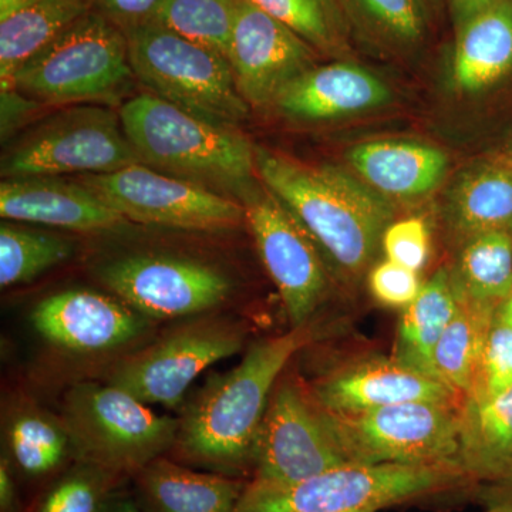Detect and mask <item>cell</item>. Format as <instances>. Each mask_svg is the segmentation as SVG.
<instances>
[{"mask_svg":"<svg viewBox=\"0 0 512 512\" xmlns=\"http://www.w3.org/2000/svg\"><path fill=\"white\" fill-rule=\"evenodd\" d=\"M146 512H232L248 481L212 471H197L163 456L134 477Z\"/></svg>","mask_w":512,"mask_h":512,"instance_id":"cell-21","label":"cell"},{"mask_svg":"<svg viewBox=\"0 0 512 512\" xmlns=\"http://www.w3.org/2000/svg\"><path fill=\"white\" fill-rule=\"evenodd\" d=\"M141 163L120 113L100 104H76L45 114L2 154V180L107 174Z\"/></svg>","mask_w":512,"mask_h":512,"instance_id":"cell-9","label":"cell"},{"mask_svg":"<svg viewBox=\"0 0 512 512\" xmlns=\"http://www.w3.org/2000/svg\"><path fill=\"white\" fill-rule=\"evenodd\" d=\"M498 312H500L501 315H503L504 318L508 320V322L512 323V293L510 298H508L507 301H505L503 305L500 306Z\"/></svg>","mask_w":512,"mask_h":512,"instance_id":"cell-45","label":"cell"},{"mask_svg":"<svg viewBox=\"0 0 512 512\" xmlns=\"http://www.w3.org/2000/svg\"><path fill=\"white\" fill-rule=\"evenodd\" d=\"M256 175L345 279H359L382 251L393 202L336 165L301 163L255 146Z\"/></svg>","mask_w":512,"mask_h":512,"instance_id":"cell-2","label":"cell"},{"mask_svg":"<svg viewBox=\"0 0 512 512\" xmlns=\"http://www.w3.org/2000/svg\"><path fill=\"white\" fill-rule=\"evenodd\" d=\"M0 215L6 221L77 234H107L128 225L92 188L62 177L2 180Z\"/></svg>","mask_w":512,"mask_h":512,"instance_id":"cell-18","label":"cell"},{"mask_svg":"<svg viewBox=\"0 0 512 512\" xmlns=\"http://www.w3.org/2000/svg\"><path fill=\"white\" fill-rule=\"evenodd\" d=\"M318 338L315 323L249 346L238 366L215 375L185 402L171 456L224 476L254 473V454L275 384L296 353Z\"/></svg>","mask_w":512,"mask_h":512,"instance_id":"cell-1","label":"cell"},{"mask_svg":"<svg viewBox=\"0 0 512 512\" xmlns=\"http://www.w3.org/2000/svg\"><path fill=\"white\" fill-rule=\"evenodd\" d=\"M2 100V141L15 138L20 127L28 126L42 111L50 109L15 89L0 90Z\"/></svg>","mask_w":512,"mask_h":512,"instance_id":"cell-38","label":"cell"},{"mask_svg":"<svg viewBox=\"0 0 512 512\" xmlns=\"http://www.w3.org/2000/svg\"><path fill=\"white\" fill-rule=\"evenodd\" d=\"M448 274L457 299L500 308L512 293V232H484L461 242Z\"/></svg>","mask_w":512,"mask_h":512,"instance_id":"cell-28","label":"cell"},{"mask_svg":"<svg viewBox=\"0 0 512 512\" xmlns=\"http://www.w3.org/2000/svg\"><path fill=\"white\" fill-rule=\"evenodd\" d=\"M302 37L319 55L345 60L348 22L336 0H248Z\"/></svg>","mask_w":512,"mask_h":512,"instance_id":"cell-31","label":"cell"},{"mask_svg":"<svg viewBox=\"0 0 512 512\" xmlns=\"http://www.w3.org/2000/svg\"><path fill=\"white\" fill-rule=\"evenodd\" d=\"M463 406L410 402L363 413H335L320 406V412L349 464L437 466L460 464Z\"/></svg>","mask_w":512,"mask_h":512,"instance_id":"cell-10","label":"cell"},{"mask_svg":"<svg viewBox=\"0 0 512 512\" xmlns=\"http://www.w3.org/2000/svg\"><path fill=\"white\" fill-rule=\"evenodd\" d=\"M121 483L99 467L74 461L49 488L36 512H107Z\"/></svg>","mask_w":512,"mask_h":512,"instance_id":"cell-34","label":"cell"},{"mask_svg":"<svg viewBox=\"0 0 512 512\" xmlns=\"http://www.w3.org/2000/svg\"><path fill=\"white\" fill-rule=\"evenodd\" d=\"M239 202L262 264L284 302L291 328L313 322L329 291L322 252L264 184H255Z\"/></svg>","mask_w":512,"mask_h":512,"instance_id":"cell-15","label":"cell"},{"mask_svg":"<svg viewBox=\"0 0 512 512\" xmlns=\"http://www.w3.org/2000/svg\"><path fill=\"white\" fill-rule=\"evenodd\" d=\"M512 387V323L497 311L473 392L466 400L488 402Z\"/></svg>","mask_w":512,"mask_h":512,"instance_id":"cell-35","label":"cell"},{"mask_svg":"<svg viewBox=\"0 0 512 512\" xmlns=\"http://www.w3.org/2000/svg\"><path fill=\"white\" fill-rule=\"evenodd\" d=\"M370 293L386 308L406 309L423 288L419 272L384 258L367 272Z\"/></svg>","mask_w":512,"mask_h":512,"instance_id":"cell-37","label":"cell"},{"mask_svg":"<svg viewBox=\"0 0 512 512\" xmlns=\"http://www.w3.org/2000/svg\"><path fill=\"white\" fill-rule=\"evenodd\" d=\"M124 33L131 69L147 92L215 126L238 128L247 119L227 57L156 20Z\"/></svg>","mask_w":512,"mask_h":512,"instance_id":"cell-7","label":"cell"},{"mask_svg":"<svg viewBox=\"0 0 512 512\" xmlns=\"http://www.w3.org/2000/svg\"><path fill=\"white\" fill-rule=\"evenodd\" d=\"M2 436L5 456L28 477L49 476L73 458L72 439L60 413L29 397H15L3 407Z\"/></svg>","mask_w":512,"mask_h":512,"instance_id":"cell-24","label":"cell"},{"mask_svg":"<svg viewBox=\"0 0 512 512\" xmlns=\"http://www.w3.org/2000/svg\"><path fill=\"white\" fill-rule=\"evenodd\" d=\"M392 90L377 74L349 60L315 66L282 90L272 104L293 123H325L386 106Z\"/></svg>","mask_w":512,"mask_h":512,"instance_id":"cell-19","label":"cell"},{"mask_svg":"<svg viewBox=\"0 0 512 512\" xmlns=\"http://www.w3.org/2000/svg\"><path fill=\"white\" fill-rule=\"evenodd\" d=\"M60 416L72 439L73 460L123 481L168 456L177 440L178 419L153 412L133 394L100 379L73 383L64 393Z\"/></svg>","mask_w":512,"mask_h":512,"instance_id":"cell-5","label":"cell"},{"mask_svg":"<svg viewBox=\"0 0 512 512\" xmlns=\"http://www.w3.org/2000/svg\"><path fill=\"white\" fill-rule=\"evenodd\" d=\"M94 276L111 295L157 323L221 312L235 289L222 266L174 252L110 256L94 266Z\"/></svg>","mask_w":512,"mask_h":512,"instance_id":"cell-11","label":"cell"},{"mask_svg":"<svg viewBox=\"0 0 512 512\" xmlns=\"http://www.w3.org/2000/svg\"><path fill=\"white\" fill-rule=\"evenodd\" d=\"M346 22L373 42L407 49L423 40L427 29L423 0H336Z\"/></svg>","mask_w":512,"mask_h":512,"instance_id":"cell-32","label":"cell"},{"mask_svg":"<svg viewBox=\"0 0 512 512\" xmlns=\"http://www.w3.org/2000/svg\"><path fill=\"white\" fill-rule=\"evenodd\" d=\"M512 72V0H497L457 28L453 83L477 94Z\"/></svg>","mask_w":512,"mask_h":512,"instance_id":"cell-22","label":"cell"},{"mask_svg":"<svg viewBox=\"0 0 512 512\" xmlns=\"http://www.w3.org/2000/svg\"><path fill=\"white\" fill-rule=\"evenodd\" d=\"M247 330L222 312L174 320L99 377L147 406L184 407L185 394L212 365L244 348Z\"/></svg>","mask_w":512,"mask_h":512,"instance_id":"cell-8","label":"cell"},{"mask_svg":"<svg viewBox=\"0 0 512 512\" xmlns=\"http://www.w3.org/2000/svg\"><path fill=\"white\" fill-rule=\"evenodd\" d=\"M30 323L39 338L60 355L106 362L107 369L158 330L157 322L111 293L87 288L46 296L30 312Z\"/></svg>","mask_w":512,"mask_h":512,"instance_id":"cell-13","label":"cell"},{"mask_svg":"<svg viewBox=\"0 0 512 512\" xmlns=\"http://www.w3.org/2000/svg\"><path fill=\"white\" fill-rule=\"evenodd\" d=\"M0 512H20L13 466L5 454L0 458Z\"/></svg>","mask_w":512,"mask_h":512,"instance_id":"cell-41","label":"cell"},{"mask_svg":"<svg viewBox=\"0 0 512 512\" xmlns=\"http://www.w3.org/2000/svg\"><path fill=\"white\" fill-rule=\"evenodd\" d=\"M460 464L346 466L308 480L269 485L249 480L232 512H355L392 507L451 491H471Z\"/></svg>","mask_w":512,"mask_h":512,"instance_id":"cell-4","label":"cell"},{"mask_svg":"<svg viewBox=\"0 0 512 512\" xmlns=\"http://www.w3.org/2000/svg\"><path fill=\"white\" fill-rule=\"evenodd\" d=\"M458 461L474 484L511 466L512 387L488 402L464 400Z\"/></svg>","mask_w":512,"mask_h":512,"instance_id":"cell-27","label":"cell"},{"mask_svg":"<svg viewBox=\"0 0 512 512\" xmlns=\"http://www.w3.org/2000/svg\"><path fill=\"white\" fill-rule=\"evenodd\" d=\"M470 493L485 512H512V464L498 476L474 485Z\"/></svg>","mask_w":512,"mask_h":512,"instance_id":"cell-40","label":"cell"},{"mask_svg":"<svg viewBox=\"0 0 512 512\" xmlns=\"http://www.w3.org/2000/svg\"><path fill=\"white\" fill-rule=\"evenodd\" d=\"M384 258L420 272L429 261L430 228L421 217L390 222L382 238Z\"/></svg>","mask_w":512,"mask_h":512,"instance_id":"cell-36","label":"cell"},{"mask_svg":"<svg viewBox=\"0 0 512 512\" xmlns=\"http://www.w3.org/2000/svg\"><path fill=\"white\" fill-rule=\"evenodd\" d=\"M107 512H143L133 500L128 498H114Z\"/></svg>","mask_w":512,"mask_h":512,"instance_id":"cell-44","label":"cell"},{"mask_svg":"<svg viewBox=\"0 0 512 512\" xmlns=\"http://www.w3.org/2000/svg\"><path fill=\"white\" fill-rule=\"evenodd\" d=\"M379 510H377V508H365V510H359V511H355V512H377Z\"/></svg>","mask_w":512,"mask_h":512,"instance_id":"cell-47","label":"cell"},{"mask_svg":"<svg viewBox=\"0 0 512 512\" xmlns=\"http://www.w3.org/2000/svg\"><path fill=\"white\" fill-rule=\"evenodd\" d=\"M37 2L40 0H0V22Z\"/></svg>","mask_w":512,"mask_h":512,"instance_id":"cell-43","label":"cell"},{"mask_svg":"<svg viewBox=\"0 0 512 512\" xmlns=\"http://www.w3.org/2000/svg\"><path fill=\"white\" fill-rule=\"evenodd\" d=\"M121 124L141 164L239 198L255 185V146L151 92L121 104ZM227 195V194H225Z\"/></svg>","mask_w":512,"mask_h":512,"instance_id":"cell-3","label":"cell"},{"mask_svg":"<svg viewBox=\"0 0 512 512\" xmlns=\"http://www.w3.org/2000/svg\"><path fill=\"white\" fill-rule=\"evenodd\" d=\"M93 3L94 8L124 32L156 19L161 0H93Z\"/></svg>","mask_w":512,"mask_h":512,"instance_id":"cell-39","label":"cell"},{"mask_svg":"<svg viewBox=\"0 0 512 512\" xmlns=\"http://www.w3.org/2000/svg\"><path fill=\"white\" fill-rule=\"evenodd\" d=\"M133 79L126 33L94 8L26 63L6 89L55 109L117 103Z\"/></svg>","mask_w":512,"mask_h":512,"instance_id":"cell-6","label":"cell"},{"mask_svg":"<svg viewBox=\"0 0 512 512\" xmlns=\"http://www.w3.org/2000/svg\"><path fill=\"white\" fill-rule=\"evenodd\" d=\"M70 239L30 227L22 222L0 225V286L2 289L28 284L72 256Z\"/></svg>","mask_w":512,"mask_h":512,"instance_id":"cell-30","label":"cell"},{"mask_svg":"<svg viewBox=\"0 0 512 512\" xmlns=\"http://www.w3.org/2000/svg\"><path fill=\"white\" fill-rule=\"evenodd\" d=\"M346 464L311 387L285 369L259 429L251 480L269 485L295 484Z\"/></svg>","mask_w":512,"mask_h":512,"instance_id":"cell-14","label":"cell"},{"mask_svg":"<svg viewBox=\"0 0 512 512\" xmlns=\"http://www.w3.org/2000/svg\"><path fill=\"white\" fill-rule=\"evenodd\" d=\"M495 2L497 0H450L451 16L456 23V28L480 13L481 10L494 5Z\"/></svg>","mask_w":512,"mask_h":512,"instance_id":"cell-42","label":"cell"},{"mask_svg":"<svg viewBox=\"0 0 512 512\" xmlns=\"http://www.w3.org/2000/svg\"><path fill=\"white\" fill-rule=\"evenodd\" d=\"M353 173L387 200L416 201L446 178L448 157L441 148L412 140H370L346 154Z\"/></svg>","mask_w":512,"mask_h":512,"instance_id":"cell-20","label":"cell"},{"mask_svg":"<svg viewBox=\"0 0 512 512\" xmlns=\"http://www.w3.org/2000/svg\"><path fill=\"white\" fill-rule=\"evenodd\" d=\"M319 53L248 0H237L227 59L249 107H272L293 80L318 66Z\"/></svg>","mask_w":512,"mask_h":512,"instance_id":"cell-16","label":"cell"},{"mask_svg":"<svg viewBox=\"0 0 512 512\" xmlns=\"http://www.w3.org/2000/svg\"><path fill=\"white\" fill-rule=\"evenodd\" d=\"M443 220L458 245L484 232H512V165L497 160L461 174L444 201Z\"/></svg>","mask_w":512,"mask_h":512,"instance_id":"cell-23","label":"cell"},{"mask_svg":"<svg viewBox=\"0 0 512 512\" xmlns=\"http://www.w3.org/2000/svg\"><path fill=\"white\" fill-rule=\"evenodd\" d=\"M456 309L457 298L450 274L447 268H440L423 284L416 301L403 309L397 325L393 359L437 379L434 355Z\"/></svg>","mask_w":512,"mask_h":512,"instance_id":"cell-25","label":"cell"},{"mask_svg":"<svg viewBox=\"0 0 512 512\" xmlns=\"http://www.w3.org/2000/svg\"><path fill=\"white\" fill-rule=\"evenodd\" d=\"M498 160L504 161V163L512 165V140L511 143L505 147L504 153L501 154V158Z\"/></svg>","mask_w":512,"mask_h":512,"instance_id":"cell-46","label":"cell"},{"mask_svg":"<svg viewBox=\"0 0 512 512\" xmlns=\"http://www.w3.org/2000/svg\"><path fill=\"white\" fill-rule=\"evenodd\" d=\"M94 9L93 0H40L0 22V89L16 73Z\"/></svg>","mask_w":512,"mask_h":512,"instance_id":"cell-26","label":"cell"},{"mask_svg":"<svg viewBox=\"0 0 512 512\" xmlns=\"http://www.w3.org/2000/svg\"><path fill=\"white\" fill-rule=\"evenodd\" d=\"M128 222L187 232L234 231L245 221L241 202L204 185L133 164L107 174L79 175Z\"/></svg>","mask_w":512,"mask_h":512,"instance_id":"cell-12","label":"cell"},{"mask_svg":"<svg viewBox=\"0 0 512 512\" xmlns=\"http://www.w3.org/2000/svg\"><path fill=\"white\" fill-rule=\"evenodd\" d=\"M237 0H161L156 22L227 57Z\"/></svg>","mask_w":512,"mask_h":512,"instance_id":"cell-33","label":"cell"},{"mask_svg":"<svg viewBox=\"0 0 512 512\" xmlns=\"http://www.w3.org/2000/svg\"><path fill=\"white\" fill-rule=\"evenodd\" d=\"M497 306L457 299V309L434 355L437 379L461 394L473 392Z\"/></svg>","mask_w":512,"mask_h":512,"instance_id":"cell-29","label":"cell"},{"mask_svg":"<svg viewBox=\"0 0 512 512\" xmlns=\"http://www.w3.org/2000/svg\"><path fill=\"white\" fill-rule=\"evenodd\" d=\"M316 402L335 413H363L410 402L464 403V397L393 357H370L309 384Z\"/></svg>","mask_w":512,"mask_h":512,"instance_id":"cell-17","label":"cell"}]
</instances>
